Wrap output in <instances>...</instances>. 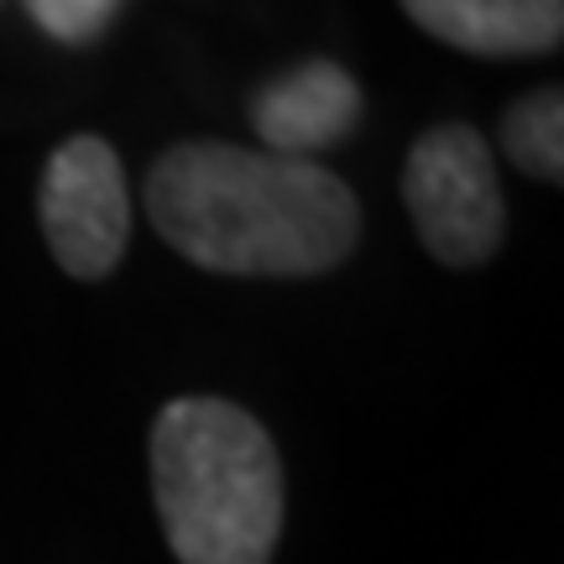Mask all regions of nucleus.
I'll return each mask as SVG.
<instances>
[{
	"instance_id": "nucleus-1",
	"label": "nucleus",
	"mask_w": 564,
	"mask_h": 564,
	"mask_svg": "<svg viewBox=\"0 0 564 564\" xmlns=\"http://www.w3.org/2000/svg\"><path fill=\"white\" fill-rule=\"evenodd\" d=\"M147 220L220 278H319L361 246V199L319 162L236 141H178L147 173Z\"/></svg>"
},
{
	"instance_id": "nucleus-2",
	"label": "nucleus",
	"mask_w": 564,
	"mask_h": 564,
	"mask_svg": "<svg viewBox=\"0 0 564 564\" xmlns=\"http://www.w3.org/2000/svg\"><path fill=\"white\" fill-rule=\"evenodd\" d=\"M152 502L178 564H272L282 539L278 444L225 398H178L152 423Z\"/></svg>"
},
{
	"instance_id": "nucleus-3",
	"label": "nucleus",
	"mask_w": 564,
	"mask_h": 564,
	"mask_svg": "<svg viewBox=\"0 0 564 564\" xmlns=\"http://www.w3.org/2000/svg\"><path fill=\"white\" fill-rule=\"evenodd\" d=\"M403 204L423 251L449 272L486 267L502 251L507 194L491 141L465 121L423 131L403 167Z\"/></svg>"
},
{
	"instance_id": "nucleus-4",
	"label": "nucleus",
	"mask_w": 564,
	"mask_h": 564,
	"mask_svg": "<svg viewBox=\"0 0 564 564\" xmlns=\"http://www.w3.org/2000/svg\"><path fill=\"white\" fill-rule=\"evenodd\" d=\"M37 225L53 262L79 282H100L131 246V194L121 152L105 137H68L37 183Z\"/></svg>"
},
{
	"instance_id": "nucleus-5",
	"label": "nucleus",
	"mask_w": 564,
	"mask_h": 564,
	"mask_svg": "<svg viewBox=\"0 0 564 564\" xmlns=\"http://www.w3.org/2000/svg\"><path fill=\"white\" fill-rule=\"evenodd\" d=\"M366 116V95L356 74L335 58H303L282 68L251 95V126L272 158L314 162L319 152L356 137Z\"/></svg>"
},
{
	"instance_id": "nucleus-6",
	"label": "nucleus",
	"mask_w": 564,
	"mask_h": 564,
	"mask_svg": "<svg viewBox=\"0 0 564 564\" xmlns=\"http://www.w3.org/2000/svg\"><path fill=\"white\" fill-rule=\"evenodd\" d=\"M434 42L470 58H539L564 42V0H398Z\"/></svg>"
},
{
	"instance_id": "nucleus-7",
	"label": "nucleus",
	"mask_w": 564,
	"mask_h": 564,
	"mask_svg": "<svg viewBox=\"0 0 564 564\" xmlns=\"http://www.w3.org/2000/svg\"><path fill=\"white\" fill-rule=\"evenodd\" d=\"M502 152L533 183H564V95L544 84L502 110Z\"/></svg>"
},
{
	"instance_id": "nucleus-8",
	"label": "nucleus",
	"mask_w": 564,
	"mask_h": 564,
	"mask_svg": "<svg viewBox=\"0 0 564 564\" xmlns=\"http://www.w3.org/2000/svg\"><path fill=\"white\" fill-rule=\"evenodd\" d=\"M21 6H26V17L37 21L53 42L89 47V42H100L116 26L126 0H21Z\"/></svg>"
}]
</instances>
